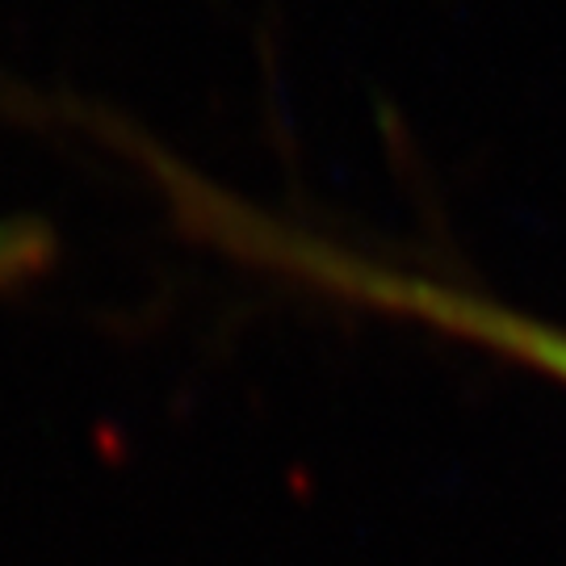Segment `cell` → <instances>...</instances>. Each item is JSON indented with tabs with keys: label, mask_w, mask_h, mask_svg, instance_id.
Returning a JSON list of instances; mask_svg holds the SVG:
<instances>
[{
	"label": "cell",
	"mask_w": 566,
	"mask_h": 566,
	"mask_svg": "<svg viewBox=\"0 0 566 566\" xmlns=\"http://www.w3.org/2000/svg\"><path fill=\"white\" fill-rule=\"evenodd\" d=\"M156 168L168 172V189H172L185 219L198 227L206 240L223 243L227 252H240V256L264 264L273 273L327 290L344 303L403 315L411 324L437 327L446 336L491 348L507 361H521L528 369H542L549 378L566 382V327L528 319L521 311L491 303L474 290H458V285L437 282V277H420V273H407L395 264L369 261V256H357L340 243L306 235V231L277 223V219H264L252 206L231 202L198 177L177 172L172 164H156Z\"/></svg>",
	"instance_id": "cell-1"
}]
</instances>
